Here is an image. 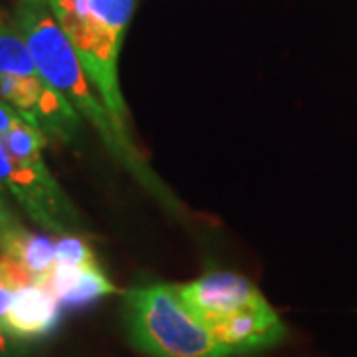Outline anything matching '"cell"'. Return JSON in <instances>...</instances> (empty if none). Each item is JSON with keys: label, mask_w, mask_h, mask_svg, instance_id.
Masks as SVG:
<instances>
[{"label": "cell", "mask_w": 357, "mask_h": 357, "mask_svg": "<svg viewBox=\"0 0 357 357\" xmlns=\"http://www.w3.org/2000/svg\"><path fill=\"white\" fill-rule=\"evenodd\" d=\"M0 100L52 141L72 143L82 131L84 119L40 74L16 16L4 8H0Z\"/></svg>", "instance_id": "cell-4"}, {"label": "cell", "mask_w": 357, "mask_h": 357, "mask_svg": "<svg viewBox=\"0 0 357 357\" xmlns=\"http://www.w3.org/2000/svg\"><path fill=\"white\" fill-rule=\"evenodd\" d=\"M126 324L131 344L151 357H225L185 302L177 286L149 284L126 294Z\"/></svg>", "instance_id": "cell-5"}, {"label": "cell", "mask_w": 357, "mask_h": 357, "mask_svg": "<svg viewBox=\"0 0 357 357\" xmlns=\"http://www.w3.org/2000/svg\"><path fill=\"white\" fill-rule=\"evenodd\" d=\"M48 137L0 100V187L42 230L79 234L82 217L44 161Z\"/></svg>", "instance_id": "cell-2"}, {"label": "cell", "mask_w": 357, "mask_h": 357, "mask_svg": "<svg viewBox=\"0 0 357 357\" xmlns=\"http://www.w3.org/2000/svg\"><path fill=\"white\" fill-rule=\"evenodd\" d=\"M22 2H48V0H22Z\"/></svg>", "instance_id": "cell-15"}, {"label": "cell", "mask_w": 357, "mask_h": 357, "mask_svg": "<svg viewBox=\"0 0 357 357\" xmlns=\"http://www.w3.org/2000/svg\"><path fill=\"white\" fill-rule=\"evenodd\" d=\"M14 16L24 32L28 48L32 52L40 74L64 96L84 121H88L96 129L115 161L126 167L129 175L149 195H153V199L169 211L177 213L178 201L163 185V181L155 175L153 169L147 165V161L131 139L129 128L121 126L112 109L105 105L100 91L89 79L76 48L56 22L48 2L20 0Z\"/></svg>", "instance_id": "cell-1"}, {"label": "cell", "mask_w": 357, "mask_h": 357, "mask_svg": "<svg viewBox=\"0 0 357 357\" xmlns=\"http://www.w3.org/2000/svg\"><path fill=\"white\" fill-rule=\"evenodd\" d=\"M0 252L20 262L40 282L56 264V238L32 232L14 220L0 230Z\"/></svg>", "instance_id": "cell-10"}, {"label": "cell", "mask_w": 357, "mask_h": 357, "mask_svg": "<svg viewBox=\"0 0 357 357\" xmlns=\"http://www.w3.org/2000/svg\"><path fill=\"white\" fill-rule=\"evenodd\" d=\"M62 321V304L40 282L16 290L13 304L0 326L18 342H38L58 330Z\"/></svg>", "instance_id": "cell-8"}, {"label": "cell", "mask_w": 357, "mask_h": 357, "mask_svg": "<svg viewBox=\"0 0 357 357\" xmlns=\"http://www.w3.org/2000/svg\"><path fill=\"white\" fill-rule=\"evenodd\" d=\"M2 195H4V192H0V230L4 229V227H8L10 222H14V220H16V218L13 217V213L8 211L6 203H4Z\"/></svg>", "instance_id": "cell-14"}, {"label": "cell", "mask_w": 357, "mask_h": 357, "mask_svg": "<svg viewBox=\"0 0 357 357\" xmlns=\"http://www.w3.org/2000/svg\"><path fill=\"white\" fill-rule=\"evenodd\" d=\"M48 6L105 105L128 128L129 114L119 86V56L137 0H48Z\"/></svg>", "instance_id": "cell-3"}, {"label": "cell", "mask_w": 357, "mask_h": 357, "mask_svg": "<svg viewBox=\"0 0 357 357\" xmlns=\"http://www.w3.org/2000/svg\"><path fill=\"white\" fill-rule=\"evenodd\" d=\"M206 330L229 356L272 347L280 344L288 333L266 298L213 321Z\"/></svg>", "instance_id": "cell-7"}, {"label": "cell", "mask_w": 357, "mask_h": 357, "mask_svg": "<svg viewBox=\"0 0 357 357\" xmlns=\"http://www.w3.org/2000/svg\"><path fill=\"white\" fill-rule=\"evenodd\" d=\"M225 357H227V356H225Z\"/></svg>", "instance_id": "cell-17"}, {"label": "cell", "mask_w": 357, "mask_h": 357, "mask_svg": "<svg viewBox=\"0 0 357 357\" xmlns=\"http://www.w3.org/2000/svg\"><path fill=\"white\" fill-rule=\"evenodd\" d=\"M93 262H98L93 248L79 234L56 236V264L84 266V264H93Z\"/></svg>", "instance_id": "cell-12"}, {"label": "cell", "mask_w": 357, "mask_h": 357, "mask_svg": "<svg viewBox=\"0 0 357 357\" xmlns=\"http://www.w3.org/2000/svg\"><path fill=\"white\" fill-rule=\"evenodd\" d=\"M34 282V276L20 262L0 252V319L6 316L13 304L14 292Z\"/></svg>", "instance_id": "cell-11"}, {"label": "cell", "mask_w": 357, "mask_h": 357, "mask_svg": "<svg viewBox=\"0 0 357 357\" xmlns=\"http://www.w3.org/2000/svg\"><path fill=\"white\" fill-rule=\"evenodd\" d=\"M24 345L0 326V357H24Z\"/></svg>", "instance_id": "cell-13"}, {"label": "cell", "mask_w": 357, "mask_h": 357, "mask_svg": "<svg viewBox=\"0 0 357 357\" xmlns=\"http://www.w3.org/2000/svg\"><path fill=\"white\" fill-rule=\"evenodd\" d=\"M177 292L204 328L264 298L252 282L241 274L222 270L208 272L189 284L177 286Z\"/></svg>", "instance_id": "cell-6"}, {"label": "cell", "mask_w": 357, "mask_h": 357, "mask_svg": "<svg viewBox=\"0 0 357 357\" xmlns=\"http://www.w3.org/2000/svg\"><path fill=\"white\" fill-rule=\"evenodd\" d=\"M40 284H44L68 310L88 307L115 292V286L98 262L84 266L54 264Z\"/></svg>", "instance_id": "cell-9"}, {"label": "cell", "mask_w": 357, "mask_h": 357, "mask_svg": "<svg viewBox=\"0 0 357 357\" xmlns=\"http://www.w3.org/2000/svg\"><path fill=\"white\" fill-rule=\"evenodd\" d=\"M0 192H4V189H2V187H0Z\"/></svg>", "instance_id": "cell-16"}]
</instances>
